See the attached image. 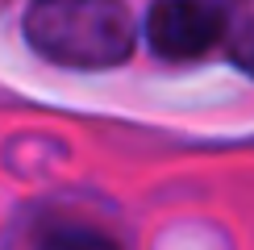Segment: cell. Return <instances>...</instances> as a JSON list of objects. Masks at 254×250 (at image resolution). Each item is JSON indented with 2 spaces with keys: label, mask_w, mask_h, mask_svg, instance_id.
<instances>
[{
  "label": "cell",
  "mask_w": 254,
  "mask_h": 250,
  "mask_svg": "<svg viewBox=\"0 0 254 250\" xmlns=\"http://www.w3.org/2000/svg\"><path fill=\"white\" fill-rule=\"evenodd\" d=\"M225 21L208 0H154L146 13V38L163 59H200L221 42Z\"/></svg>",
  "instance_id": "2"
},
{
  "label": "cell",
  "mask_w": 254,
  "mask_h": 250,
  "mask_svg": "<svg viewBox=\"0 0 254 250\" xmlns=\"http://www.w3.org/2000/svg\"><path fill=\"white\" fill-rule=\"evenodd\" d=\"M34 250H125L117 234H109L104 225L88 221V217H71V213H50L42 217Z\"/></svg>",
  "instance_id": "3"
},
{
  "label": "cell",
  "mask_w": 254,
  "mask_h": 250,
  "mask_svg": "<svg viewBox=\"0 0 254 250\" xmlns=\"http://www.w3.org/2000/svg\"><path fill=\"white\" fill-rule=\"evenodd\" d=\"M229 59H234L246 75H254V25H242L234 34V42H229Z\"/></svg>",
  "instance_id": "4"
},
{
  "label": "cell",
  "mask_w": 254,
  "mask_h": 250,
  "mask_svg": "<svg viewBox=\"0 0 254 250\" xmlns=\"http://www.w3.org/2000/svg\"><path fill=\"white\" fill-rule=\"evenodd\" d=\"M25 38L50 62L100 71L133 55V17L121 0H34Z\"/></svg>",
  "instance_id": "1"
}]
</instances>
